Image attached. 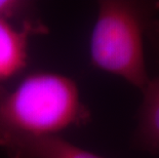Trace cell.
<instances>
[{
	"label": "cell",
	"instance_id": "obj_1",
	"mask_svg": "<svg viewBox=\"0 0 159 158\" xmlns=\"http://www.w3.org/2000/svg\"><path fill=\"white\" fill-rule=\"evenodd\" d=\"M91 119L77 83L52 71L27 74L12 87L0 85V148L20 140L56 136Z\"/></svg>",
	"mask_w": 159,
	"mask_h": 158
},
{
	"label": "cell",
	"instance_id": "obj_2",
	"mask_svg": "<svg viewBox=\"0 0 159 158\" xmlns=\"http://www.w3.org/2000/svg\"><path fill=\"white\" fill-rule=\"evenodd\" d=\"M155 18H159V0L100 1L89 41L91 65L142 92L150 79L145 63V32Z\"/></svg>",
	"mask_w": 159,
	"mask_h": 158
},
{
	"label": "cell",
	"instance_id": "obj_3",
	"mask_svg": "<svg viewBox=\"0 0 159 158\" xmlns=\"http://www.w3.org/2000/svg\"><path fill=\"white\" fill-rule=\"evenodd\" d=\"M145 39L150 43L159 63V18L153 19L148 25ZM142 93L131 144L134 149L159 157V73L149 79Z\"/></svg>",
	"mask_w": 159,
	"mask_h": 158
},
{
	"label": "cell",
	"instance_id": "obj_4",
	"mask_svg": "<svg viewBox=\"0 0 159 158\" xmlns=\"http://www.w3.org/2000/svg\"><path fill=\"white\" fill-rule=\"evenodd\" d=\"M47 31L46 26L19 25L0 20V85L26 69L30 37Z\"/></svg>",
	"mask_w": 159,
	"mask_h": 158
},
{
	"label": "cell",
	"instance_id": "obj_5",
	"mask_svg": "<svg viewBox=\"0 0 159 158\" xmlns=\"http://www.w3.org/2000/svg\"><path fill=\"white\" fill-rule=\"evenodd\" d=\"M2 150L8 158H103L60 134L16 141Z\"/></svg>",
	"mask_w": 159,
	"mask_h": 158
},
{
	"label": "cell",
	"instance_id": "obj_6",
	"mask_svg": "<svg viewBox=\"0 0 159 158\" xmlns=\"http://www.w3.org/2000/svg\"><path fill=\"white\" fill-rule=\"evenodd\" d=\"M0 20L19 25L45 26L38 16L34 3L23 0H0Z\"/></svg>",
	"mask_w": 159,
	"mask_h": 158
}]
</instances>
